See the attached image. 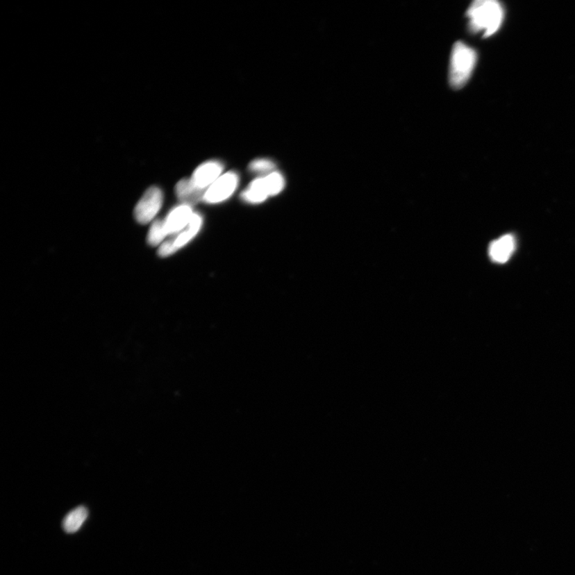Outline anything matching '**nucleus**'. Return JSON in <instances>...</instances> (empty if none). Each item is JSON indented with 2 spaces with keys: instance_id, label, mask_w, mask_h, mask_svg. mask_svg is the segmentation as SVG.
<instances>
[{
  "instance_id": "nucleus-9",
  "label": "nucleus",
  "mask_w": 575,
  "mask_h": 575,
  "mask_svg": "<svg viewBox=\"0 0 575 575\" xmlns=\"http://www.w3.org/2000/svg\"><path fill=\"white\" fill-rule=\"evenodd\" d=\"M176 195L182 205L191 206L204 199V191L199 189L191 179L184 178L176 185Z\"/></svg>"
},
{
  "instance_id": "nucleus-4",
  "label": "nucleus",
  "mask_w": 575,
  "mask_h": 575,
  "mask_svg": "<svg viewBox=\"0 0 575 575\" xmlns=\"http://www.w3.org/2000/svg\"><path fill=\"white\" fill-rule=\"evenodd\" d=\"M162 203V190L156 186L148 189L135 207V216L137 222L142 225L152 222L161 210Z\"/></svg>"
},
{
  "instance_id": "nucleus-12",
  "label": "nucleus",
  "mask_w": 575,
  "mask_h": 575,
  "mask_svg": "<svg viewBox=\"0 0 575 575\" xmlns=\"http://www.w3.org/2000/svg\"><path fill=\"white\" fill-rule=\"evenodd\" d=\"M168 236L164 220L158 219L152 223L150 228L147 238L148 243L152 247L159 246Z\"/></svg>"
},
{
  "instance_id": "nucleus-7",
  "label": "nucleus",
  "mask_w": 575,
  "mask_h": 575,
  "mask_svg": "<svg viewBox=\"0 0 575 575\" xmlns=\"http://www.w3.org/2000/svg\"><path fill=\"white\" fill-rule=\"evenodd\" d=\"M194 212L192 207L186 205L176 206L169 212L164 220L169 236H174L185 230Z\"/></svg>"
},
{
  "instance_id": "nucleus-10",
  "label": "nucleus",
  "mask_w": 575,
  "mask_h": 575,
  "mask_svg": "<svg viewBox=\"0 0 575 575\" xmlns=\"http://www.w3.org/2000/svg\"><path fill=\"white\" fill-rule=\"evenodd\" d=\"M270 197L265 177L256 178L242 194V199L251 204L262 203Z\"/></svg>"
},
{
  "instance_id": "nucleus-14",
  "label": "nucleus",
  "mask_w": 575,
  "mask_h": 575,
  "mask_svg": "<svg viewBox=\"0 0 575 575\" xmlns=\"http://www.w3.org/2000/svg\"><path fill=\"white\" fill-rule=\"evenodd\" d=\"M275 167V163L271 161V160L259 158L254 160V161L250 163L249 169L253 173L269 174L274 172Z\"/></svg>"
},
{
  "instance_id": "nucleus-11",
  "label": "nucleus",
  "mask_w": 575,
  "mask_h": 575,
  "mask_svg": "<svg viewBox=\"0 0 575 575\" xmlns=\"http://www.w3.org/2000/svg\"><path fill=\"white\" fill-rule=\"evenodd\" d=\"M88 517V510L84 506L74 508L69 512L62 521L63 530L68 534L76 533Z\"/></svg>"
},
{
  "instance_id": "nucleus-3",
  "label": "nucleus",
  "mask_w": 575,
  "mask_h": 575,
  "mask_svg": "<svg viewBox=\"0 0 575 575\" xmlns=\"http://www.w3.org/2000/svg\"><path fill=\"white\" fill-rule=\"evenodd\" d=\"M203 218L199 214L194 212L188 227L172 238L164 242L158 249V254L161 257H168L182 249L193 239L201 230Z\"/></svg>"
},
{
  "instance_id": "nucleus-1",
  "label": "nucleus",
  "mask_w": 575,
  "mask_h": 575,
  "mask_svg": "<svg viewBox=\"0 0 575 575\" xmlns=\"http://www.w3.org/2000/svg\"><path fill=\"white\" fill-rule=\"evenodd\" d=\"M467 16L472 32L489 37L501 26L504 10L501 3L495 0H476L468 8Z\"/></svg>"
},
{
  "instance_id": "nucleus-6",
  "label": "nucleus",
  "mask_w": 575,
  "mask_h": 575,
  "mask_svg": "<svg viewBox=\"0 0 575 575\" xmlns=\"http://www.w3.org/2000/svg\"><path fill=\"white\" fill-rule=\"evenodd\" d=\"M223 169L222 162L212 160L200 165L194 170L190 179L197 188L204 191L206 188L209 189L221 177Z\"/></svg>"
},
{
  "instance_id": "nucleus-13",
  "label": "nucleus",
  "mask_w": 575,
  "mask_h": 575,
  "mask_svg": "<svg viewBox=\"0 0 575 575\" xmlns=\"http://www.w3.org/2000/svg\"><path fill=\"white\" fill-rule=\"evenodd\" d=\"M266 183H267L270 196L278 195L285 186L284 176L279 172H274L265 176Z\"/></svg>"
},
{
  "instance_id": "nucleus-8",
  "label": "nucleus",
  "mask_w": 575,
  "mask_h": 575,
  "mask_svg": "<svg viewBox=\"0 0 575 575\" xmlns=\"http://www.w3.org/2000/svg\"><path fill=\"white\" fill-rule=\"evenodd\" d=\"M515 240L512 235H505L497 239L489 247L490 258L494 262H507L515 251Z\"/></svg>"
},
{
  "instance_id": "nucleus-5",
  "label": "nucleus",
  "mask_w": 575,
  "mask_h": 575,
  "mask_svg": "<svg viewBox=\"0 0 575 575\" xmlns=\"http://www.w3.org/2000/svg\"><path fill=\"white\" fill-rule=\"evenodd\" d=\"M238 183L239 177L237 173L228 172L223 174L209 189H207L203 200L210 204L220 203L230 198L238 188Z\"/></svg>"
},
{
  "instance_id": "nucleus-2",
  "label": "nucleus",
  "mask_w": 575,
  "mask_h": 575,
  "mask_svg": "<svg viewBox=\"0 0 575 575\" xmlns=\"http://www.w3.org/2000/svg\"><path fill=\"white\" fill-rule=\"evenodd\" d=\"M477 54L472 47L457 42L452 49L450 60L449 82L454 89L465 86L476 65Z\"/></svg>"
}]
</instances>
